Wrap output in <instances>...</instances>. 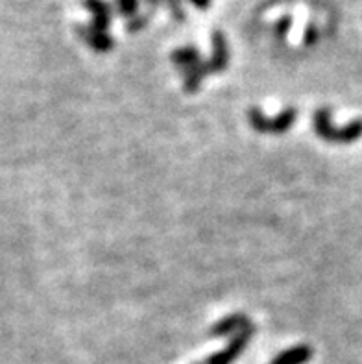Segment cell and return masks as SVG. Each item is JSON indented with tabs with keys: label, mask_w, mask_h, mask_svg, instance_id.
<instances>
[{
	"label": "cell",
	"mask_w": 362,
	"mask_h": 364,
	"mask_svg": "<svg viewBox=\"0 0 362 364\" xmlns=\"http://www.w3.org/2000/svg\"><path fill=\"white\" fill-rule=\"evenodd\" d=\"M312 351L309 346H296L289 351H283L275 357L272 364H305L311 359Z\"/></svg>",
	"instance_id": "9c48e42d"
},
{
	"label": "cell",
	"mask_w": 362,
	"mask_h": 364,
	"mask_svg": "<svg viewBox=\"0 0 362 364\" xmlns=\"http://www.w3.org/2000/svg\"><path fill=\"white\" fill-rule=\"evenodd\" d=\"M312 122H314V132H316V135L320 139H324L326 143L351 144L362 137V119L349 122L344 128H336L333 124V120H331L329 109H326V107H320L314 113Z\"/></svg>",
	"instance_id": "6da1fadb"
},
{
	"label": "cell",
	"mask_w": 362,
	"mask_h": 364,
	"mask_svg": "<svg viewBox=\"0 0 362 364\" xmlns=\"http://www.w3.org/2000/svg\"><path fill=\"white\" fill-rule=\"evenodd\" d=\"M166 8H169L170 15L174 17V21L178 23H183L185 18H187V14H185V8L181 4V0H165Z\"/></svg>",
	"instance_id": "7c38bea8"
},
{
	"label": "cell",
	"mask_w": 362,
	"mask_h": 364,
	"mask_svg": "<svg viewBox=\"0 0 362 364\" xmlns=\"http://www.w3.org/2000/svg\"><path fill=\"white\" fill-rule=\"evenodd\" d=\"M115 6L122 17L132 18L139 14V0H115Z\"/></svg>",
	"instance_id": "8fae6325"
},
{
	"label": "cell",
	"mask_w": 362,
	"mask_h": 364,
	"mask_svg": "<svg viewBox=\"0 0 362 364\" xmlns=\"http://www.w3.org/2000/svg\"><path fill=\"white\" fill-rule=\"evenodd\" d=\"M247 120H250L252 128L261 132V134H284L292 128L294 120H296V109L287 107L275 119H268V117L262 115L261 109L252 107L247 111Z\"/></svg>",
	"instance_id": "7a4b0ae2"
},
{
	"label": "cell",
	"mask_w": 362,
	"mask_h": 364,
	"mask_svg": "<svg viewBox=\"0 0 362 364\" xmlns=\"http://www.w3.org/2000/svg\"><path fill=\"white\" fill-rule=\"evenodd\" d=\"M183 76H185V91L187 92H194L200 89V83H202L203 76H206V70H203V61L202 63L194 65L191 69L183 70Z\"/></svg>",
	"instance_id": "30bf717a"
},
{
	"label": "cell",
	"mask_w": 362,
	"mask_h": 364,
	"mask_svg": "<svg viewBox=\"0 0 362 364\" xmlns=\"http://www.w3.org/2000/svg\"><path fill=\"white\" fill-rule=\"evenodd\" d=\"M82 6L92 15L91 26L100 32H107V28L111 26V21H113V8L106 0H82Z\"/></svg>",
	"instance_id": "8992f818"
},
{
	"label": "cell",
	"mask_w": 362,
	"mask_h": 364,
	"mask_svg": "<svg viewBox=\"0 0 362 364\" xmlns=\"http://www.w3.org/2000/svg\"><path fill=\"white\" fill-rule=\"evenodd\" d=\"M253 331H255V328L252 326H247L246 329H243V331H239L237 335H235L233 338H231V342L228 344V348H224L222 351H218V353H215V355H211L209 359L206 360V364H231L233 363L237 357L240 355L244 351V348H246L247 341L252 338Z\"/></svg>",
	"instance_id": "3957f363"
},
{
	"label": "cell",
	"mask_w": 362,
	"mask_h": 364,
	"mask_svg": "<svg viewBox=\"0 0 362 364\" xmlns=\"http://www.w3.org/2000/svg\"><path fill=\"white\" fill-rule=\"evenodd\" d=\"M188 2H191V4L196 6L198 9H202V11H203V9H207V8H209V6L213 4V0H188Z\"/></svg>",
	"instance_id": "2e32d148"
},
{
	"label": "cell",
	"mask_w": 362,
	"mask_h": 364,
	"mask_svg": "<svg viewBox=\"0 0 362 364\" xmlns=\"http://www.w3.org/2000/svg\"><path fill=\"white\" fill-rule=\"evenodd\" d=\"M314 41H316V28L311 24V26L307 28V33H305V43H307V45H312Z\"/></svg>",
	"instance_id": "9a60e30c"
},
{
	"label": "cell",
	"mask_w": 362,
	"mask_h": 364,
	"mask_svg": "<svg viewBox=\"0 0 362 364\" xmlns=\"http://www.w3.org/2000/svg\"><path fill=\"white\" fill-rule=\"evenodd\" d=\"M247 326H252V322L247 320L246 314H231L228 318L220 320L215 328L211 329V335L215 337H228V335H237L239 331L246 329Z\"/></svg>",
	"instance_id": "52a82bcc"
},
{
	"label": "cell",
	"mask_w": 362,
	"mask_h": 364,
	"mask_svg": "<svg viewBox=\"0 0 362 364\" xmlns=\"http://www.w3.org/2000/svg\"><path fill=\"white\" fill-rule=\"evenodd\" d=\"M289 30H290V17L281 18L280 23H277V26H275V33H277V37H280V39H283Z\"/></svg>",
	"instance_id": "5bb4252c"
},
{
	"label": "cell",
	"mask_w": 362,
	"mask_h": 364,
	"mask_svg": "<svg viewBox=\"0 0 362 364\" xmlns=\"http://www.w3.org/2000/svg\"><path fill=\"white\" fill-rule=\"evenodd\" d=\"M76 33H78V37L85 43V45H89L92 50L97 52H110L111 48L115 46V41H113V37H111L110 33L100 32L97 28H92L91 24H89V26L80 24V26L76 28Z\"/></svg>",
	"instance_id": "5b68a950"
},
{
	"label": "cell",
	"mask_w": 362,
	"mask_h": 364,
	"mask_svg": "<svg viewBox=\"0 0 362 364\" xmlns=\"http://www.w3.org/2000/svg\"><path fill=\"white\" fill-rule=\"evenodd\" d=\"M172 61L174 65H178L179 70H187L194 65L202 63V58H200V52L194 46H183V48H176L172 52Z\"/></svg>",
	"instance_id": "ba28073f"
},
{
	"label": "cell",
	"mask_w": 362,
	"mask_h": 364,
	"mask_svg": "<svg viewBox=\"0 0 362 364\" xmlns=\"http://www.w3.org/2000/svg\"><path fill=\"white\" fill-rule=\"evenodd\" d=\"M213 43V54L211 60L203 61V70L207 74H216L224 70L230 63V46H228V41L222 32H213L211 37Z\"/></svg>",
	"instance_id": "277c9868"
},
{
	"label": "cell",
	"mask_w": 362,
	"mask_h": 364,
	"mask_svg": "<svg viewBox=\"0 0 362 364\" xmlns=\"http://www.w3.org/2000/svg\"><path fill=\"white\" fill-rule=\"evenodd\" d=\"M148 24V17L147 15H135V17H132L128 21V32H141L142 28H147Z\"/></svg>",
	"instance_id": "4fadbf2b"
},
{
	"label": "cell",
	"mask_w": 362,
	"mask_h": 364,
	"mask_svg": "<svg viewBox=\"0 0 362 364\" xmlns=\"http://www.w3.org/2000/svg\"><path fill=\"white\" fill-rule=\"evenodd\" d=\"M144 2H147L148 8H150V9H156L157 6H159L161 2H163V0H144Z\"/></svg>",
	"instance_id": "e0dca14e"
}]
</instances>
